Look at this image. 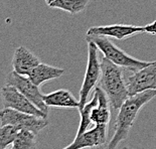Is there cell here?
I'll list each match as a JSON object with an SVG mask.
<instances>
[{
  "instance_id": "obj_2",
  "label": "cell",
  "mask_w": 156,
  "mask_h": 149,
  "mask_svg": "<svg viewBox=\"0 0 156 149\" xmlns=\"http://www.w3.org/2000/svg\"><path fill=\"white\" fill-rule=\"evenodd\" d=\"M101 71L99 87L105 92L111 107L118 110L129 97L127 82L124 79L123 71L119 66L113 64L105 57L101 62Z\"/></svg>"
},
{
  "instance_id": "obj_21",
  "label": "cell",
  "mask_w": 156,
  "mask_h": 149,
  "mask_svg": "<svg viewBox=\"0 0 156 149\" xmlns=\"http://www.w3.org/2000/svg\"><path fill=\"white\" fill-rule=\"evenodd\" d=\"M122 149H129V148H128V147H126V146H125V147H123Z\"/></svg>"
},
{
  "instance_id": "obj_6",
  "label": "cell",
  "mask_w": 156,
  "mask_h": 149,
  "mask_svg": "<svg viewBox=\"0 0 156 149\" xmlns=\"http://www.w3.org/2000/svg\"><path fill=\"white\" fill-rule=\"evenodd\" d=\"M5 82L6 85L12 86V87L17 89L26 98L29 99L39 110L48 115V107L44 103V94H41L38 86L32 83V81L27 76L19 75L16 72L12 71L8 73V75L6 76Z\"/></svg>"
},
{
  "instance_id": "obj_1",
  "label": "cell",
  "mask_w": 156,
  "mask_h": 149,
  "mask_svg": "<svg viewBox=\"0 0 156 149\" xmlns=\"http://www.w3.org/2000/svg\"><path fill=\"white\" fill-rule=\"evenodd\" d=\"M156 97V90H147L133 96H129L119 109L116 118L115 133L112 136L108 147L116 149L119 143L128 138L129 132L133 126L138 113L144 106Z\"/></svg>"
},
{
  "instance_id": "obj_20",
  "label": "cell",
  "mask_w": 156,
  "mask_h": 149,
  "mask_svg": "<svg viewBox=\"0 0 156 149\" xmlns=\"http://www.w3.org/2000/svg\"><path fill=\"white\" fill-rule=\"evenodd\" d=\"M93 149H111V148H109L108 146L105 148H102L101 146H97V147H93Z\"/></svg>"
},
{
  "instance_id": "obj_12",
  "label": "cell",
  "mask_w": 156,
  "mask_h": 149,
  "mask_svg": "<svg viewBox=\"0 0 156 149\" xmlns=\"http://www.w3.org/2000/svg\"><path fill=\"white\" fill-rule=\"evenodd\" d=\"M41 64L37 55L31 52L25 46H19L14 51L12 58L13 71L19 75L28 76L36 66Z\"/></svg>"
},
{
  "instance_id": "obj_17",
  "label": "cell",
  "mask_w": 156,
  "mask_h": 149,
  "mask_svg": "<svg viewBox=\"0 0 156 149\" xmlns=\"http://www.w3.org/2000/svg\"><path fill=\"white\" fill-rule=\"evenodd\" d=\"M17 132V129L9 125L0 126V149H6L8 145L12 144Z\"/></svg>"
},
{
  "instance_id": "obj_4",
  "label": "cell",
  "mask_w": 156,
  "mask_h": 149,
  "mask_svg": "<svg viewBox=\"0 0 156 149\" xmlns=\"http://www.w3.org/2000/svg\"><path fill=\"white\" fill-rule=\"evenodd\" d=\"M6 125L14 127L17 130L31 131L38 135L39 132L48 126V118L23 113L9 108H3L0 110V126Z\"/></svg>"
},
{
  "instance_id": "obj_11",
  "label": "cell",
  "mask_w": 156,
  "mask_h": 149,
  "mask_svg": "<svg viewBox=\"0 0 156 149\" xmlns=\"http://www.w3.org/2000/svg\"><path fill=\"white\" fill-rule=\"evenodd\" d=\"M90 120L95 125H109L111 120V105L105 92L97 86L91 99Z\"/></svg>"
},
{
  "instance_id": "obj_18",
  "label": "cell",
  "mask_w": 156,
  "mask_h": 149,
  "mask_svg": "<svg viewBox=\"0 0 156 149\" xmlns=\"http://www.w3.org/2000/svg\"><path fill=\"white\" fill-rule=\"evenodd\" d=\"M143 34L149 35H156V20L143 26Z\"/></svg>"
},
{
  "instance_id": "obj_9",
  "label": "cell",
  "mask_w": 156,
  "mask_h": 149,
  "mask_svg": "<svg viewBox=\"0 0 156 149\" xmlns=\"http://www.w3.org/2000/svg\"><path fill=\"white\" fill-rule=\"evenodd\" d=\"M143 34V26L131 24H111L104 26H93L87 30V35L104 36V37L116 38L119 41L127 39L136 34Z\"/></svg>"
},
{
  "instance_id": "obj_10",
  "label": "cell",
  "mask_w": 156,
  "mask_h": 149,
  "mask_svg": "<svg viewBox=\"0 0 156 149\" xmlns=\"http://www.w3.org/2000/svg\"><path fill=\"white\" fill-rule=\"evenodd\" d=\"M107 133L108 125H95L94 128L76 136L71 144L62 149H85L102 146L107 142Z\"/></svg>"
},
{
  "instance_id": "obj_8",
  "label": "cell",
  "mask_w": 156,
  "mask_h": 149,
  "mask_svg": "<svg viewBox=\"0 0 156 149\" xmlns=\"http://www.w3.org/2000/svg\"><path fill=\"white\" fill-rule=\"evenodd\" d=\"M129 96H133L147 90H156V61L133 73L127 78Z\"/></svg>"
},
{
  "instance_id": "obj_13",
  "label": "cell",
  "mask_w": 156,
  "mask_h": 149,
  "mask_svg": "<svg viewBox=\"0 0 156 149\" xmlns=\"http://www.w3.org/2000/svg\"><path fill=\"white\" fill-rule=\"evenodd\" d=\"M44 103L48 107L55 108H69L75 109L79 108L80 102L69 90L59 89L54 91L48 95H44Z\"/></svg>"
},
{
  "instance_id": "obj_15",
  "label": "cell",
  "mask_w": 156,
  "mask_h": 149,
  "mask_svg": "<svg viewBox=\"0 0 156 149\" xmlns=\"http://www.w3.org/2000/svg\"><path fill=\"white\" fill-rule=\"evenodd\" d=\"M91 0H55L48 7L67 11L69 14L75 15L83 12Z\"/></svg>"
},
{
  "instance_id": "obj_3",
  "label": "cell",
  "mask_w": 156,
  "mask_h": 149,
  "mask_svg": "<svg viewBox=\"0 0 156 149\" xmlns=\"http://www.w3.org/2000/svg\"><path fill=\"white\" fill-rule=\"evenodd\" d=\"M86 41H93L97 45L99 51L103 52L104 57L111 61L113 64L119 66L120 68H125L131 72H136L147 66L150 62H144L141 59H137L118 48L117 45L109 39V37L104 36H90L87 35Z\"/></svg>"
},
{
  "instance_id": "obj_5",
  "label": "cell",
  "mask_w": 156,
  "mask_h": 149,
  "mask_svg": "<svg viewBox=\"0 0 156 149\" xmlns=\"http://www.w3.org/2000/svg\"><path fill=\"white\" fill-rule=\"evenodd\" d=\"M88 42V62L87 69L85 72L84 81H83L81 91H80V105L78 110L81 109L86 105L88 102L89 95L91 91L96 86L99 84L101 78V62L99 61L98 51L99 48H97L93 41H87Z\"/></svg>"
},
{
  "instance_id": "obj_7",
  "label": "cell",
  "mask_w": 156,
  "mask_h": 149,
  "mask_svg": "<svg viewBox=\"0 0 156 149\" xmlns=\"http://www.w3.org/2000/svg\"><path fill=\"white\" fill-rule=\"evenodd\" d=\"M0 96H1L3 108H9L19 112H23V113L48 118V114L39 110L29 99L26 98L22 93H20L17 89L12 87V86H4L0 90Z\"/></svg>"
},
{
  "instance_id": "obj_16",
  "label": "cell",
  "mask_w": 156,
  "mask_h": 149,
  "mask_svg": "<svg viewBox=\"0 0 156 149\" xmlns=\"http://www.w3.org/2000/svg\"><path fill=\"white\" fill-rule=\"evenodd\" d=\"M37 135L28 130H18L11 149H36Z\"/></svg>"
},
{
  "instance_id": "obj_19",
  "label": "cell",
  "mask_w": 156,
  "mask_h": 149,
  "mask_svg": "<svg viewBox=\"0 0 156 149\" xmlns=\"http://www.w3.org/2000/svg\"><path fill=\"white\" fill-rule=\"evenodd\" d=\"M55 0H45V3H46V4H48V5L49 6V5L51 4L52 2H55Z\"/></svg>"
},
{
  "instance_id": "obj_22",
  "label": "cell",
  "mask_w": 156,
  "mask_h": 149,
  "mask_svg": "<svg viewBox=\"0 0 156 149\" xmlns=\"http://www.w3.org/2000/svg\"><path fill=\"white\" fill-rule=\"evenodd\" d=\"M6 149H8V148H6Z\"/></svg>"
},
{
  "instance_id": "obj_14",
  "label": "cell",
  "mask_w": 156,
  "mask_h": 149,
  "mask_svg": "<svg viewBox=\"0 0 156 149\" xmlns=\"http://www.w3.org/2000/svg\"><path fill=\"white\" fill-rule=\"evenodd\" d=\"M65 74V69L58 67H52V66L42 64L41 62L29 73L27 77L34 83L36 86L41 87L44 83L55 80V79L61 78Z\"/></svg>"
}]
</instances>
